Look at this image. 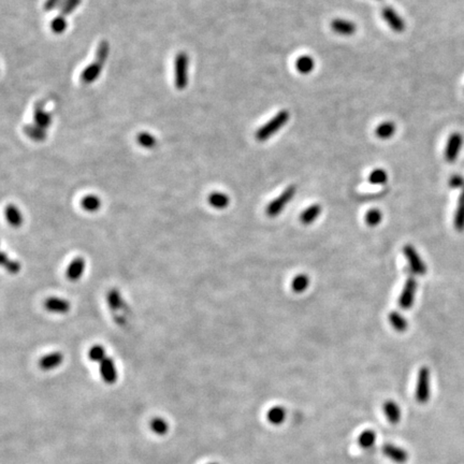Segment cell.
<instances>
[{
	"instance_id": "cell-39",
	"label": "cell",
	"mask_w": 464,
	"mask_h": 464,
	"mask_svg": "<svg viewBox=\"0 0 464 464\" xmlns=\"http://www.w3.org/2000/svg\"><path fill=\"white\" fill-rule=\"evenodd\" d=\"M152 430L159 435H164L168 432V423L163 418H154L151 422Z\"/></svg>"
},
{
	"instance_id": "cell-18",
	"label": "cell",
	"mask_w": 464,
	"mask_h": 464,
	"mask_svg": "<svg viewBox=\"0 0 464 464\" xmlns=\"http://www.w3.org/2000/svg\"><path fill=\"white\" fill-rule=\"evenodd\" d=\"M331 29L338 34L350 35L352 33H355L356 25L352 22L347 20L335 19L331 22Z\"/></svg>"
},
{
	"instance_id": "cell-10",
	"label": "cell",
	"mask_w": 464,
	"mask_h": 464,
	"mask_svg": "<svg viewBox=\"0 0 464 464\" xmlns=\"http://www.w3.org/2000/svg\"><path fill=\"white\" fill-rule=\"evenodd\" d=\"M44 309L47 312L54 314H67L71 309V304L66 299L50 297L44 301Z\"/></svg>"
},
{
	"instance_id": "cell-34",
	"label": "cell",
	"mask_w": 464,
	"mask_h": 464,
	"mask_svg": "<svg viewBox=\"0 0 464 464\" xmlns=\"http://www.w3.org/2000/svg\"><path fill=\"white\" fill-rule=\"evenodd\" d=\"M88 358L93 362H101L106 358L105 348L101 345H94L88 351Z\"/></svg>"
},
{
	"instance_id": "cell-37",
	"label": "cell",
	"mask_w": 464,
	"mask_h": 464,
	"mask_svg": "<svg viewBox=\"0 0 464 464\" xmlns=\"http://www.w3.org/2000/svg\"><path fill=\"white\" fill-rule=\"evenodd\" d=\"M51 29L55 33H63L67 29V21L64 16L57 15L52 22H51Z\"/></svg>"
},
{
	"instance_id": "cell-12",
	"label": "cell",
	"mask_w": 464,
	"mask_h": 464,
	"mask_svg": "<svg viewBox=\"0 0 464 464\" xmlns=\"http://www.w3.org/2000/svg\"><path fill=\"white\" fill-rule=\"evenodd\" d=\"M100 375L106 384H114L117 381V371L112 358L106 357L100 362Z\"/></svg>"
},
{
	"instance_id": "cell-21",
	"label": "cell",
	"mask_w": 464,
	"mask_h": 464,
	"mask_svg": "<svg viewBox=\"0 0 464 464\" xmlns=\"http://www.w3.org/2000/svg\"><path fill=\"white\" fill-rule=\"evenodd\" d=\"M322 213V206L319 204H313L304 210L300 216V221L303 225H311L314 221L319 217Z\"/></svg>"
},
{
	"instance_id": "cell-3",
	"label": "cell",
	"mask_w": 464,
	"mask_h": 464,
	"mask_svg": "<svg viewBox=\"0 0 464 464\" xmlns=\"http://www.w3.org/2000/svg\"><path fill=\"white\" fill-rule=\"evenodd\" d=\"M430 386H431L430 370L426 368V366H422L418 373L416 392H415L416 400L419 403H421V404H424V403L428 402L430 399V396H431V387Z\"/></svg>"
},
{
	"instance_id": "cell-29",
	"label": "cell",
	"mask_w": 464,
	"mask_h": 464,
	"mask_svg": "<svg viewBox=\"0 0 464 464\" xmlns=\"http://www.w3.org/2000/svg\"><path fill=\"white\" fill-rule=\"evenodd\" d=\"M368 180L373 185H384L388 181V174L383 169H375L370 173Z\"/></svg>"
},
{
	"instance_id": "cell-25",
	"label": "cell",
	"mask_w": 464,
	"mask_h": 464,
	"mask_svg": "<svg viewBox=\"0 0 464 464\" xmlns=\"http://www.w3.org/2000/svg\"><path fill=\"white\" fill-rule=\"evenodd\" d=\"M395 132H396V126L392 121H385V123L381 124L380 126H377L375 129L376 136L383 140L391 138L395 134Z\"/></svg>"
},
{
	"instance_id": "cell-38",
	"label": "cell",
	"mask_w": 464,
	"mask_h": 464,
	"mask_svg": "<svg viewBox=\"0 0 464 464\" xmlns=\"http://www.w3.org/2000/svg\"><path fill=\"white\" fill-rule=\"evenodd\" d=\"M108 304H109V307L113 310H117L121 305V297L116 289H112L109 291Z\"/></svg>"
},
{
	"instance_id": "cell-5",
	"label": "cell",
	"mask_w": 464,
	"mask_h": 464,
	"mask_svg": "<svg viewBox=\"0 0 464 464\" xmlns=\"http://www.w3.org/2000/svg\"><path fill=\"white\" fill-rule=\"evenodd\" d=\"M403 253L408 261L411 270L417 275H424L426 273V265L421 259L417 251L412 245H405L403 247Z\"/></svg>"
},
{
	"instance_id": "cell-27",
	"label": "cell",
	"mask_w": 464,
	"mask_h": 464,
	"mask_svg": "<svg viewBox=\"0 0 464 464\" xmlns=\"http://www.w3.org/2000/svg\"><path fill=\"white\" fill-rule=\"evenodd\" d=\"M358 445L363 449L371 448L376 442V433L373 430H365L358 436Z\"/></svg>"
},
{
	"instance_id": "cell-17",
	"label": "cell",
	"mask_w": 464,
	"mask_h": 464,
	"mask_svg": "<svg viewBox=\"0 0 464 464\" xmlns=\"http://www.w3.org/2000/svg\"><path fill=\"white\" fill-rule=\"evenodd\" d=\"M384 414L387 417L388 421L391 424H398L401 420V409L400 406L397 404L395 401H386L384 403Z\"/></svg>"
},
{
	"instance_id": "cell-16",
	"label": "cell",
	"mask_w": 464,
	"mask_h": 464,
	"mask_svg": "<svg viewBox=\"0 0 464 464\" xmlns=\"http://www.w3.org/2000/svg\"><path fill=\"white\" fill-rule=\"evenodd\" d=\"M5 216L9 225L13 228H20L24 223L23 214L15 204L10 203L6 206Z\"/></svg>"
},
{
	"instance_id": "cell-36",
	"label": "cell",
	"mask_w": 464,
	"mask_h": 464,
	"mask_svg": "<svg viewBox=\"0 0 464 464\" xmlns=\"http://www.w3.org/2000/svg\"><path fill=\"white\" fill-rule=\"evenodd\" d=\"M109 52H110L109 42L106 40L100 41L98 47H97L95 59L98 60V62H100V63H102L104 65L105 62H106V59H108V56H109Z\"/></svg>"
},
{
	"instance_id": "cell-9",
	"label": "cell",
	"mask_w": 464,
	"mask_h": 464,
	"mask_svg": "<svg viewBox=\"0 0 464 464\" xmlns=\"http://www.w3.org/2000/svg\"><path fill=\"white\" fill-rule=\"evenodd\" d=\"M383 17L389 27L397 32H401L405 29V22L397 13L391 7H385L383 9Z\"/></svg>"
},
{
	"instance_id": "cell-2",
	"label": "cell",
	"mask_w": 464,
	"mask_h": 464,
	"mask_svg": "<svg viewBox=\"0 0 464 464\" xmlns=\"http://www.w3.org/2000/svg\"><path fill=\"white\" fill-rule=\"evenodd\" d=\"M188 56L185 52H180L174 62V83L179 91H184L188 84Z\"/></svg>"
},
{
	"instance_id": "cell-7",
	"label": "cell",
	"mask_w": 464,
	"mask_h": 464,
	"mask_svg": "<svg viewBox=\"0 0 464 464\" xmlns=\"http://www.w3.org/2000/svg\"><path fill=\"white\" fill-rule=\"evenodd\" d=\"M462 143L463 137L461 133L455 132L453 134H450L445 149V159L448 163H454L455 160H457L462 148Z\"/></svg>"
},
{
	"instance_id": "cell-28",
	"label": "cell",
	"mask_w": 464,
	"mask_h": 464,
	"mask_svg": "<svg viewBox=\"0 0 464 464\" xmlns=\"http://www.w3.org/2000/svg\"><path fill=\"white\" fill-rule=\"evenodd\" d=\"M310 285V278L305 274L297 275L291 282V288L297 294H302L303 291L308 289Z\"/></svg>"
},
{
	"instance_id": "cell-19",
	"label": "cell",
	"mask_w": 464,
	"mask_h": 464,
	"mask_svg": "<svg viewBox=\"0 0 464 464\" xmlns=\"http://www.w3.org/2000/svg\"><path fill=\"white\" fill-rule=\"evenodd\" d=\"M207 201H209L210 205L212 207H214V209H216V210H224L229 205L230 198H229L228 194L225 193V192L214 191V192H212L210 194Z\"/></svg>"
},
{
	"instance_id": "cell-23",
	"label": "cell",
	"mask_w": 464,
	"mask_h": 464,
	"mask_svg": "<svg viewBox=\"0 0 464 464\" xmlns=\"http://www.w3.org/2000/svg\"><path fill=\"white\" fill-rule=\"evenodd\" d=\"M266 418L269 422L272 424L275 425L282 424L286 418V409L282 406H273L267 411Z\"/></svg>"
},
{
	"instance_id": "cell-11",
	"label": "cell",
	"mask_w": 464,
	"mask_h": 464,
	"mask_svg": "<svg viewBox=\"0 0 464 464\" xmlns=\"http://www.w3.org/2000/svg\"><path fill=\"white\" fill-rule=\"evenodd\" d=\"M86 267V261L83 257H77L73 259L66 270V277L70 280V282H77L79 280L85 271Z\"/></svg>"
},
{
	"instance_id": "cell-15",
	"label": "cell",
	"mask_w": 464,
	"mask_h": 464,
	"mask_svg": "<svg viewBox=\"0 0 464 464\" xmlns=\"http://www.w3.org/2000/svg\"><path fill=\"white\" fill-rule=\"evenodd\" d=\"M64 355L60 351H54L43 356L39 361L40 369L43 371H51L63 363Z\"/></svg>"
},
{
	"instance_id": "cell-8",
	"label": "cell",
	"mask_w": 464,
	"mask_h": 464,
	"mask_svg": "<svg viewBox=\"0 0 464 464\" xmlns=\"http://www.w3.org/2000/svg\"><path fill=\"white\" fill-rule=\"evenodd\" d=\"M383 454L397 464H404L408 460V454L405 449H403L394 444H385L382 448Z\"/></svg>"
},
{
	"instance_id": "cell-1",
	"label": "cell",
	"mask_w": 464,
	"mask_h": 464,
	"mask_svg": "<svg viewBox=\"0 0 464 464\" xmlns=\"http://www.w3.org/2000/svg\"><path fill=\"white\" fill-rule=\"evenodd\" d=\"M289 120V112L287 110H282L275 116H273L270 120L261 126L255 133V138L259 142L266 141L270 139L274 133H276L280 128L287 124Z\"/></svg>"
},
{
	"instance_id": "cell-40",
	"label": "cell",
	"mask_w": 464,
	"mask_h": 464,
	"mask_svg": "<svg viewBox=\"0 0 464 464\" xmlns=\"http://www.w3.org/2000/svg\"><path fill=\"white\" fill-rule=\"evenodd\" d=\"M64 3V0H45L43 5V9L46 12H50L55 10L56 8H59V6Z\"/></svg>"
},
{
	"instance_id": "cell-6",
	"label": "cell",
	"mask_w": 464,
	"mask_h": 464,
	"mask_svg": "<svg viewBox=\"0 0 464 464\" xmlns=\"http://www.w3.org/2000/svg\"><path fill=\"white\" fill-rule=\"evenodd\" d=\"M416 290H417L416 279H415V277L411 276L405 282V285L403 287L402 294L399 299V304L403 310H408L413 307L415 296H416Z\"/></svg>"
},
{
	"instance_id": "cell-13",
	"label": "cell",
	"mask_w": 464,
	"mask_h": 464,
	"mask_svg": "<svg viewBox=\"0 0 464 464\" xmlns=\"http://www.w3.org/2000/svg\"><path fill=\"white\" fill-rule=\"evenodd\" d=\"M33 121L37 126L46 129L52 124V117L44 110L42 101H37L33 106Z\"/></svg>"
},
{
	"instance_id": "cell-33",
	"label": "cell",
	"mask_w": 464,
	"mask_h": 464,
	"mask_svg": "<svg viewBox=\"0 0 464 464\" xmlns=\"http://www.w3.org/2000/svg\"><path fill=\"white\" fill-rule=\"evenodd\" d=\"M137 142L144 149H154L157 144V140L155 139V137L152 136L149 132L139 133L137 136Z\"/></svg>"
},
{
	"instance_id": "cell-31",
	"label": "cell",
	"mask_w": 464,
	"mask_h": 464,
	"mask_svg": "<svg viewBox=\"0 0 464 464\" xmlns=\"http://www.w3.org/2000/svg\"><path fill=\"white\" fill-rule=\"evenodd\" d=\"M82 3V0H64V3L59 6V15L66 17L70 15Z\"/></svg>"
},
{
	"instance_id": "cell-41",
	"label": "cell",
	"mask_w": 464,
	"mask_h": 464,
	"mask_svg": "<svg viewBox=\"0 0 464 464\" xmlns=\"http://www.w3.org/2000/svg\"><path fill=\"white\" fill-rule=\"evenodd\" d=\"M449 185L453 188H459L464 185V179L461 175H454L449 181Z\"/></svg>"
},
{
	"instance_id": "cell-30",
	"label": "cell",
	"mask_w": 464,
	"mask_h": 464,
	"mask_svg": "<svg viewBox=\"0 0 464 464\" xmlns=\"http://www.w3.org/2000/svg\"><path fill=\"white\" fill-rule=\"evenodd\" d=\"M455 227L460 231L464 229V188L460 196L459 205L455 216Z\"/></svg>"
},
{
	"instance_id": "cell-32",
	"label": "cell",
	"mask_w": 464,
	"mask_h": 464,
	"mask_svg": "<svg viewBox=\"0 0 464 464\" xmlns=\"http://www.w3.org/2000/svg\"><path fill=\"white\" fill-rule=\"evenodd\" d=\"M2 265L10 274H17L21 271V267H22L21 263L19 261L10 259L5 252L2 255Z\"/></svg>"
},
{
	"instance_id": "cell-14",
	"label": "cell",
	"mask_w": 464,
	"mask_h": 464,
	"mask_svg": "<svg viewBox=\"0 0 464 464\" xmlns=\"http://www.w3.org/2000/svg\"><path fill=\"white\" fill-rule=\"evenodd\" d=\"M104 65L98 60H94V62L88 65L86 68H85L82 73H81V81L84 84H91L93 82H95L97 79L99 78L100 73L102 71V67Z\"/></svg>"
},
{
	"instance_id": "cell-26",
	"label": "cell",
	"mask_w": 464,
	"mask_h": 464,
	"mask_svg": "<svg viewBox=\"0 0 464 464\" xmlns=\"http://www.w3.org/2000/svg\"><path fill=\"white\" fill-rule=\"evenodd\" d=\"M314 67H315L314 59L308 55H303V56L299 57L296 62V68L300 73H302V75H308V73H311L313 71Z\"/></svg>"
},
{
	"instance_id": "cell-24",
	"label": "cell",
	"mask_w": 464,
	"mask_h": 464,
	"mask_svg": "<svg viewBox=\"0 0 464 464\" xmlns=\"http://www.w3.org/2000/svg\"><path fill=\"white\" fill-rule=\"evenodd\" d=\"M389 322L398 332H404L407 329V320L399 312H391L389 314Z\"/></svg>"
},
{
	"instance_id": "cell-42",
	"label": "cell",
	"mask_w": 464,
	"mask_h": 464,
	"mask_svg": "<svg viewBox=\"0 0 464 464\" xmlns=\"http://www.w3.org/2000/svg\"><path fill=\"white\" fill-rule=\"evenodd\" d=\"M211 464H217V463H211Z\"/></svg>"
},
{
	"instance_id": "cell-35",
	"label": "cell",
	"mask_w": 464,
	"mask_h": 464,
	"mask_svg": "<svg viewBox=\"0 0 464 464\" xmlns=\"http://www.w3.org/2000/svg\"><path fill=\"white\" fill-rule=\"evenodd\" d=\"M382 218H383V214L380 210L372 209V210L368 211V213H366V215H365V223L370 227H376L382 222Z\"/></svg>"
},
{
	"instance_id": "cell-4",
	"label": "cell",
	"mask_w": 464,
	"mask_h": 464,
	"mask_svg": "<svg viewBox=\"0 0 464 464\" xmlns=\"http://www.w3.org/2000/svg\"><path fill=\"white\" fill-rule=\"evenodd\" d=\"M297 192L296 186H289L287 187L279 196L270 202V204L266 207V214L270 217H276L280 212H282L286 205L294 199L295 194Z\"/></svg>"
},
{
	"instance_id": "cell-20",
	"label": "cell",
	"mask_w": 464,
	"mask_h": 464,
	"mask_svg": "<svg viewBox=\"0 0 464 464\" xmlns=\"http://www.w3.org/2000/svg\"><path fill=\"white\" fill-rule=\"evenodd\" d=\"M81 206L84 211L88 213H95L100 210L101 200L96 194H87V196L83 197V199L81 200Z\"/></svg>"
},
{
	"instance_id": "cell-22",
	"label": "cell",
	"mask_w": 464,
	"mask_h": 464,
	"mask_svg": "<svg viewBox=\"0 0 464 464\" xmlns=\"http://www.w3.org/2000/svg\"><path fill=\"white\" fill-rule=\"evenodd\" d=\"M23 131L24 133L26 134L27 137H29L31 140L35 141V142H42L46 139V131L45 129L37 126L35 124L33 125H25L23 127Z\"/></svg>"
}]
</instances>
